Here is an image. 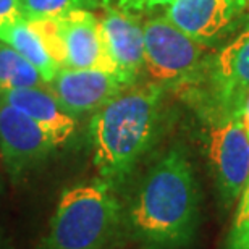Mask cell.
I'll list each match as a JSON object with an SVG mask.
<instances>
[{
	"mask_svg": "<svg viewBox=\"0 0 249 249\" xmlns=\"http://www.w3.org/2000/svg\"><path fill=\"white\" fill-rule=\"evenodd\" d=\"M165 88L152 81L123 88L89 123L99 178L115 188L128 178L156 139Z\"/></svg>",
	"mask_w": 249,
	"mask_h": 249,
	"instance_id": "1",
	"label": "cell"
},
{
	"mask_svg": "<svg viewBox=\"0 0 249 249\" xmlns=\"http://www.w3.org/2000/svg\"><path fill=\"white\" fill-rule=\"evenodd\" d=\"M199 194L183 149H170L144 175L129 207L133 233L151 249H178L196 231Z\"/></svg>",
	"mask_w": 249,
	"mask_h": 249,
	"instance_id": "2",
	"label": "cell"
},
{
	"mask_svg": "<svg viewBox=\"0 0 249 249\" xmlns=\"http://www.w3.org/2000/svg\"><path fill=\"white\" fill-rule=\"evenodd\" d=\"M115 188L99 178L65 189L41 249H104L120 223Z\"/></svg>",
	"mask_w": 249,
	"mask_h": 249,
	"instance_id": "3",
	"label": "cell"
},
{
	"mask_svg": "<svg viewBox=\"0 0 249 249\" xmlns=\"http://www.w3.org/2000/svg\"><path fill=\"white\" fill-rule=\"evenodd\" d=\"M209 123L241 118L249 92V29L228 42L207 63L191 83L181 88Z\"/></svg>",
	"mask_w": 249,
	"mask_h": 249,
	"instance_id": "4",
	"label": "cell"
},
{
	"mask_svg": "<svg viewBox=\"0 0 249 249\" xmlns=\"http://www.w3.org/2000/svg\"><path fill=\"white\" fill-rule=\"evenodd\" d=\"M142 31L147 81L180 91L197 76L209 60L207 46L180 31L165 17L147 19Z\"/></svg>",
	"mask_w": 249,
	"mask_h": 249,
	"instance_id": "5",
	"label": "cell"
},
{
	"mask_svg": "<svg viewBox=\"0 0 249 249\" xmlns=\"http://www.w3.org/2000/svg\"><path fill=\"white\" fill-rule=\"evenodd\" d=\"M206 147L218 196L223 206L230 207L249 180V131L241 118L211 123Z\"/></svg>",
	"mask_w": 249,
	"mask_h": 249,
	"instance_id": "6",
	"label": "cell"
},
{
	"mask_svg": "<svg viewBox=\"0 0 249 249\" xmlns=\"http://www.w3.org/2000/svg\"><path fill=\"white\" fill-rule=\"evenodd\" d=\"M53 151L55 144L31 118L0 101V157L12 181L42 163Z\"/></svg>",
	"mask_w": 249,
	"mask_h": 249,
	"instance_id": "7",
	"label": "cell"
},
{
	"mask_svg": "<svg viewBox=\"0 0 249 249\" xmlns=\"http://www.w3.org/2000/svg\"><path fill=\"white\" fill-rule=\"evenodd\" d=\"M101 19L104 46L113 65V73L124 84L139 81L144 71V31L139 15L123 12L110 0H102Z\"/></svg>",
	"mask_w": 249,
	"mask_h": 249,
	"instance_id": "8",
	"label": "cell"
},
{
	"mask_svg": "<svg viewBox=\"0 0 249 249\" xmlns=\"http://www.w3.org/2000/svg\"><path fill=\"white\" fill-rule=\"evenodd\" d=\"M124 84L117 74L104 70L60 68L47 89L71 117L94 113L117 96Z\"/></svg>",
	"mask_w": 249,
	"mask_h": 249,
	"instance_id": "9",
	"label": "cell"
},
{
	"mask_svg": "<svg viewBox=\"0 0 249 249\" xmlns=\"http://www.w3.org/2000/svg\"><path fill=\"white\" fill-rule=\"evenodd\" d=\"M57 19L63 49V68L113 73V65L104 46L101 19L96 13L91 10H76Z\"/></svg>",
	"mask_w": 249,
	"mask_h": 249,
	"instance_id": "10",
	"label": "cell"
},
{
	"mask_svg": "<svg viewBox=\"0 0 249 249\" xmlns=\"http://www.w3.org/2000/svg\"><path fill=\"white\" fill-rule=\"evenodd\" d=\"M243 10L241 0H175L163 17L194 41L209 46L230 31Z\"/></svg>",
	"mask_w": 249,
	"mask_h": 249,
	"instance_id": "11",
	"label": "cell"
},
{
	"mask_svg": "<svg viewBox=\"0 0 249 249\" xmlns=\"http://www.w3.org/2000/svg\"><path fill=\"white\" fill-rule=\"evenodd\" d=\"M0 101L23 112L55 144L63 146L76 129V118L58 104L47 86L23 88L0 94Z\"/></svg>",
	"mask_w": 249,
	"mask_h": 249,
	"instance_id": "12",
	"label": "cell"
},
{
	"mask_svg": "<svg viewBox=\"0 0 249 249\" xmlns=\"http://www.w3.org/2000/svg\"><path fill=\"white\" fill-rule=\"evenodd\" d=\"M0 41L8 44L19 55L26 58L41 73L46 84L51 83L60 70L57 67V63L52 60V57L49 55L39 36L29 26L26 18H19L13 23L0 26Z\"/></svg>",
	"mask_w": 249,
	"mask_h": 249,
	"instance_id": "13",
	"label": "cell"
},
{
	"mask_svg": "<svg viewBox=\"0 0 249 249\" xmlns=\"http://www.w3.org/2000/svg\"><path fill=\"white\" fill-rule=\"evenodd\" d=\"M37 86H47L41 73L13 47L0 41V94Z\"/></svg>",
	"mask_w": 249,
	"mask_h": 249,
	"instance_id": "14",
	"label": "cell"
},
{
	"mask_svg": "<svg viewBox=\"0 0 249 249\" xmlns=\"http://www.w3.org/2000/svg\"><path fill=\"white\" fill-rule=\"evenodd\" d=\"M99 0H21V15L26 19L60 18L76 10H96Z\"/></svg>",
	"mask_w": 249,
	"mask_h": 249,
	"instance_id": "15",
	"label": "cell"
},
{
	"mask_svg": "<svg viewBox=\"0 0 249 249\" xmlns=\"http://www.w3.org/2000/svg\"><path fill=\"white\" fill-rule=\"evenodd\" d=\"M240 197V206L228 233L225 249H249V180Z\"/></svg>",
	"mask_w": 249,
	"mask_h": 249,
	"instance_id": "16",
	"label": "cell"
},
{
	"mask_svg": "<svg viewBox=\"0 0 249 249\" xmlns=\"http://www.w3.org/2000/svg\"><path fill=\"white\" fill-rule=\"evenodd\" d=\"M175 0H117V7L122 8L123 12L133 13V15H142L151 13L156 8L168 7Z\"/></svg>",
	"mask_w": 249,
	"mask_h": 249,
	"instance_id": "17",
	"label": "cell"
},
{
	"mask_svg": "<svg viewBox=\"0 0 249 249\" xmlns=\"http://www.w3.org/2000/svg\"><path fill=\"white\" fill-rule=\"evenodd\" d=\"M23 18L21 0H0V26Z\"/></svg>",
	"mask_w": 249,
	"mask_h": 249,
	"instance_id": "18",
	"label": "cell"
},
{
	"mask_svg": "<svg viewBox=\"0 0 249 249\" xmlns=\"http://www.w3.org/2000/svg\"><path fill=\"white\" fill-rule=\"evenodd\" d=\"M241 122L246 126V129L249 131V92L245 99V106H243V112H241Z\"/></svg>",
	"mask_w": 249,
	"mask_h": 249,
	"instance_id": "19",
	"label": "cell"
},
{
	"mask_svg": "<svg viewBox=\"0 0 249 249\" xmlns=\"http://www.w3.org/2000/svg\"><path fill=\"white\" fill-rule=\"evenodd\" d=\"M241 2H243V7H245V10L246 8L249 10V0H241Z\"/></svg>",
	"mask_w": 249,
	"mask_h": 249,
	"instance_id": "20",
	"label": "cell"
}]
</instances>
